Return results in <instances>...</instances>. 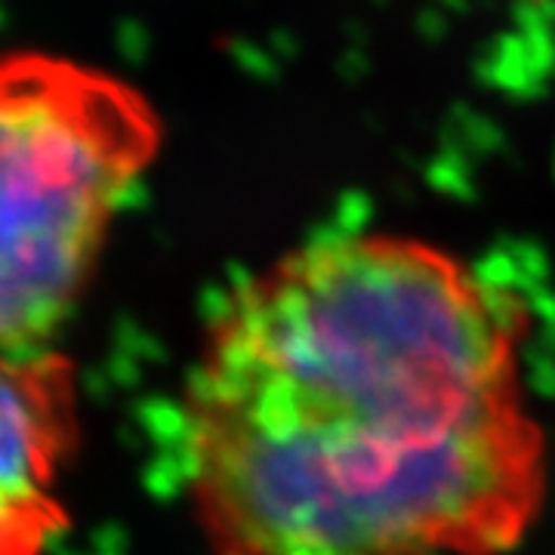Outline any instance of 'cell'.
Wrapping results in <instances>:
<instances>
[{"mask_svg": "<svg viewBox=\"0 0 555 555\" xmlns=\"http://www.w3.org/2000/svg\"><path fill=\"white\" fill-rule=\"evenodd\" d=\"M80 448V386L53 346L0 352V555H47L72 518L65 476Z\"/></svg>", "mask_w": 555, "mask_h": 555, "instance_id": "obj_3", "label": "cell"}, {"mask_svg": "<svg viewBox=\"0 0 555 555\" xmlns=\"http://www.w3.org/2000/svg\"><path fill=\"white\" fill-rule=\"evenodd\" d=\"M528 309L423 235L294 244L210 318L182 398L214 555H509L550 503Z\"/></svg>", "mask_w": 555, "mask_h": 555, "instance_id": "obj_1", "label": "cell"}, {"mask_svg": "<svg viewBox=\"0 0 555 555\" xmlns=\"http://www.w3.org/2000/svg\"><path fill=\"white\" fill-rule=\"evenodd\" d=\"M158 145L155 105L118 75L0 60V352L53 346Z\"/></svg>", "mask_w": 555, "mask_h": 555, "instance_id": "obj_2", "label": "cell"}]
</instances>
